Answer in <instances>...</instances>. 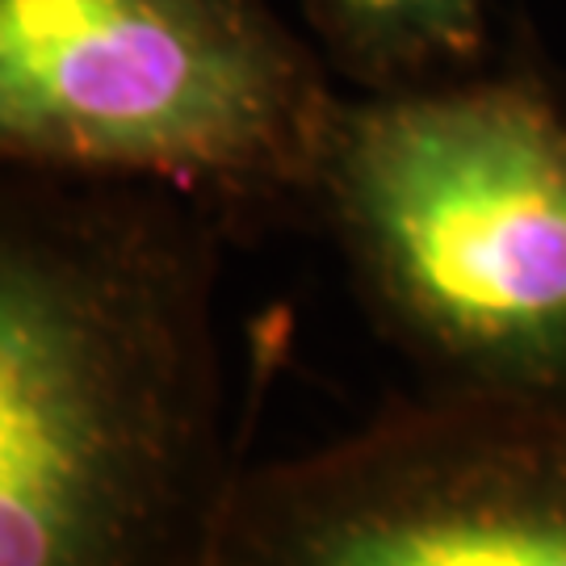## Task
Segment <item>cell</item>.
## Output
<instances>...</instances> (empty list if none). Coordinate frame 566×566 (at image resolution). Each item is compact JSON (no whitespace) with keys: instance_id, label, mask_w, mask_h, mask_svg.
<instances>
[{"instance_id":"6da1fadb","label":"cell","mask_w":566,"mask_h":566,"mask_svg":"<svg viewBox=\"0 0 566 566\" xmlns=\"http://www.w3.org/2000/svg\"><path fill=\"white\" fill-rule=\"evenodd\" d=\"M214 214L0 177V566H198L219 458Z\"/></svg>"},{"instance_id":"3957f363","label":"cell","mask_w":566,"mask_h":566,"mask_svg":"<svg viewBox=\"0 0 566 566\" xmlns=\"http://www.w3.org/2000/svg\"><path fill=\"white\" fill-rule=\"evenodd\" d=\"M336 109L269 0H0V177L311 202Z\"/></svg>"},{"instance_id":"277c9868","label":"cell","mask_w":566,"mask_h":566,"mask_svg":"<svg viewBox=\"0 0 566 566\" xmlns=\"http://www.w3.org/2000/svg\"><path fill=\"white\" fill-rule=\"evenodd\" d=\"M198 566H566V399L458 390L231 470Z\"/></svg>"},{"instance_id":"7a4b0ae2","label":"cell","mask_w":566,"mask_h":566,"mask_svg":"<svg viewBox=\"0 0 566 566\" xmlns=\"http://www.w3.org/2000/svg\"><path fill=\"white\" fill-rule=\"evenodd\" d=\"M311 202L386 324L462 390L566 399V114L537 84L340 102Z\"/></svg>"},{"instance_id":"5b68a950","label":"cell","mask_w":566,"mask_h":566,"mask_svg":"<svg viewBox=\"0 0 566 566\" xmlns=\"http://www.w3.org/2000/svg\"><path fill=\"white\" fill-rule=\"evenodd\" d=\"M327 55L369 93L416 88L479 55L483 0H306Z\"/></svg>"}]
</instances>
